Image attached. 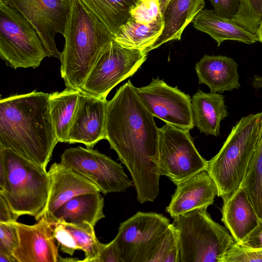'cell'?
I'll list each match as a JSON object with an SVG mask.
<instances>
[{
	"mask_svg": "<svg viewBox=\"0 0 262 262\" xmlns=\"http://www.w3.org/2000/svg\"><path fill=\"white\" fill-rule=\"evenodd\" d=\"M15 222L0 223V253L15 259L13 253L19 246Z\"/></svg>",
	"mask_w": 262,
	"mask_h": 262,
	"instance_id": "obj_32",
	"label": "cell"
},
{
	"mask_svg": "<svg viewBox=\"0 0 262 262\" xmlns=\"http://www.w3.org/2000/svg\"><path fill=\"white\" fill-rule=\"evenodd\" d=\"M20 13L35 28L49 57L60 59L61 53L55 41L64 34L71 0H0Z\"/></svg>",
	"mask_w": 262,
	"mask_h": 262,
	"instance_id": "obj_12",
	"label": "cell"
},
{
	"mask_svg": "<svg viewBox=\"0 0 262 262\" xmlns=\"http://www.w3.org/2000/svg\"><path fill=\"white\" fill-rule=\"evenodd\" d=\"M49 96L34 91L0 101V148L12 150L46 170L58 142Z\"/></svg>",
	"mask_w": 262,
	"mask_h": 262,
	"instance_id": "obj_2",
	"label": "cell"
},
{
	"mask_svg": "<svg viewBox=\"0 0 262 262\" xmlns=\"http://www.w3.org/2000/svg\"><path fill=\"white\" fill-rule=\"evenodd\" d=\"M237 244L247 248L261 249L262 219H259L256 226Z\"/></svg>",
	"mask_w": 262,
	"mask_h": 262,
	"instance_id": "obj_37",
	"label": "cell"
},
{
	"mask_svg": "<svg viewBox=\"0 0 262 262\" xmlns=\"http://www.w3.org/2000/svg\"><path fill=\"white\" fill-rule=\"evenodd\" d=\"M58 222H61L72 233L79 250L84 252V258L80 261L95 262L104 244L97 239L94 227L88 223L72 224Z\"/></svg>",
	"mask_w": 262,
	"mask_h": 262,
	"instance_id": "obj_28",
	"label": "cell"
},
{
	"mask_svg": "<svg viewBox=\"0 0 262 262\" xmlns=\"http://www.w3.org/2000/svg\"><path fill=\"white\" fill-rule=\"evenodd\" d=\"M17 219L6 199L0 194V223L15 222Z\"/></svg>",
	"mask_w": 262,
	"mask_h": 262,
	"instance_id": "obj_38",
	"label": "cell"
},
{
	"mask_svg": "<svg viewBox=\"0 0 262 262\" xmlns=\"http://www.w3.org/2000/svg\"><path fill=\"white\" fill-rule=\"evenodd\" d=\"M48 174L50 188L43 217L48 220L64 203L86 193L100 192L91 180L62 163L52 164Z\"/></svg>",
	"mask_w": 262,
	"mask_h": 262,
	"instance_id": "obj_16",
	"label": "cell"
},
{
	"mask_svg": "<svg viewBox=\"0 0 262 262\" xmlns=\"http://www.w3.org/2000/svg\"><path fill=\"white\" fill-rule=\"evenodd\" d=\"M135 91L154 117L179 128L190 130L194 127L191 99L177 86H169L157 77L146 86L135 87Z\"/></svg>",
	"mask_w": 262,
	"mask_h": 262,
	"instance_id": "obj_13",
	"label": "cell"
},
{
	"mask_svg": "<svg viewBox=\"0 0 262 262\" xmlns=\"http://www.w3.org/2000/svg\"><path fill=\"white\" fill-rule=\"evenodd\" d=\"M160 5V10L162 13H163L166 6L169 0H158Z\"/></svg>",
	"mask_w": 262,
	"mask_h": 262,
	"instance_id": "obj_41",
	"label": "cell"
},
{
	"mask_svg": "<svg viewBox=\"0 0 262 262\" xmlns=\"http://www.w3.org/2000/svg\"><path fill=\"white\" fill-rule=\"evenodd\" d=\"M172 224L178 230L179 262H221L235 243L227 228L213 220L206 208L176 216Z\"/></svg>",
	"mask_w": 262,
	"mask_h": 262,
	"instance_id": "obj_6",
	"label": "cell"
},
{
	"mask_svg": "<svg viewBox=\"0 0 262 262\" xmlns=\"http://www.w3.org/2000/svg\"><path fill=\"white\" fill-rule=\"evenodd\" d=\"M100 192H89L74 197L60 207L47 221L52 224L58 222L88 223L95 227L105 217L104 198Z\"/></svg>",
	"mask_w": 262,
	"mask_h": 262,
	"instance_id": "obj_22",
	"label": "cell"
},
{
	"mask_svg": "<svg viewBox=\"0 0 262 262\" xmlns=\"http://www.w3.org/2000/svg\"><path fill=\"white\" fill-rule=\"evenodd\" d=\"M95 262H123L120 249L115 238L104 244Z\"/></svg>",
	"mask_w": 262,
	"mask_h": 262,
	"instance_id": "obj_35",
	"label": "cell"
},
{
	"mask_svg": "<svg viewBox=\"0 0 262 262\" xmlns=\"http://www.w3.org/2000/svg\"><path fill=\"white\" fill-rule=\"evenodd\" d=\"M241 186L246 191L258 217L262 219V119L256 149Z\"/></svg>",
	"mask_w": 262,
	"mask_h": 262,
	"instance_id": "obj_27",
	"label": "cell"
},
{
	"mask_svg": "<svg viewBox=\"0 0 262 262\" xmlns=\"http://www.w3.org/2000/svg\"><path fill=\"white\" fill-rule=\"evenodd\" d=\"M80 93L78 90L67 88L60 92L50 94V115L59 142H68L69 130Z\"/></svg>",
	"mask_w": 262,
	"mask_h": 262,
	"instance_id": "obj_26",
	"label": "cell"
},
{
	"mask_svg": "<svg viewBox=\"0 0 262 262\" xmlns=\"http://www.w3.org/2000/svg\"><path fill=\"white\" fill-rule=\"evenodd\" d=\"M237 69L233 59L223 55H205L195 66L199 83L207 85L210 92L219 93L239 88Z\"/></svg>",
	"mask_w": 262,
	"mask_h": 262,
	"instance_id": "obj_18",
	"label": "cell"
},
{
	"mask_svg": "<svg viewBox=\"0 0 262 262\" xmlns=\"http://www.w3.org/2000/svg\"><path fill=\"white\" fill-rule=\"evenodd\" d=\"M176 186L166 209L172 218L193 210L207 208L218 195L216 184L206 170L196 173Z\"/></svg>",
	"mask_w": 262,
	"mask_h": 262,
	"instance_id": "obj_17",
	"label": "cell"
},
{
	"mask_svg": "<svg viewBox=\"0 0 262 262\" xmlns=\"http://www.w3.org/2000/svg\"><path fill=\"white\" fill-rule=\"evenodd\" d=\"M252 85L255 90L262 89V76L255 75L252 80Z\"/></svg>",
	"mask_w": 262,
	"mask_h": 262,
	"instance_id": "obj_39",
	"label": "cell"
},
{
	"mask_svg": "<svg viewBox=\"0 0 262 262\" xmlns=\"http://www.w3.org/2000/svg\"><path fill=\"white\" fill-rule=\"evenodd\" d=\"M262 262V248L249 249L237 243L225 253L221 262Z\"/></svg>",
	"mask_w": 262,
	"mask_h": 262,
	"instance_id": "obj_33",
	"label": "cell"
},
{
	"mask_svg": "<svg viewBox=\"0 0 262 262\" xmlns=\"http://www.w3.org/2000/svg\"><path fill=\"white\" fill-rule=\"evenodd\" d=\"M216 14L220 16L231 18L236 12L239 0H209Z\"/></svg>",
	"mask_w": 262,
	"mask_h": 262,
	"instance_id": "obj_36",
	"label": "cell"
},
{
	"mask_svg": "<svg viewBox=\"0 0 262 262\" xmlns=\"http://www.w3.org/2000/svg\"><path fill=\"white\" fill-rule=\"evenodd\" d=\"M50 177L46 169L12 150L0 148V194L14 213L43 217L46 208Z\"/></svg>",
	"mask_w": 262,
	"mask_h": 262,
	"instance_id": "obj_4",
	"label": "cell"
},
{
	"mask_svg": "<svg viewBox=\"0 0 262 262\" xmlns=\"http://www.w3.org/2000/svg\"><path fill=\"white\" fill-rule=\"evenodd\" d=\"M60 163L91 180L104 194L124 191L134 185L121 164L92 148H69Z\"/></svg>",
	"mask_w": 262,
	"mask_h": 262,
	"instance_id": "obj_10",
	"label": "cell"
},
{
	"mask_svg": "<svg viewBox=\"0 0 262 262\" xmlns=\"http://www.w3.org/2000/svg\"><path fill=\"white\" fill-rule=\"evenodd\" d=\"M205 4L204 0H169L162 13V32L149 51L169 41L181 40L184 30L203 9Z\"/></svg>",
	"mask_w": 262,
	"mask_h": 262,
	"instance_id": "obj_20",
	"label": "cell"
},
{
	"mask_svg": "<svg viewBox=\"0 0 262 262\" xmlns=\"http://www.w3.org/2000/svg\"><path fill=\"white\" fill-rule=\"evenodd\" d=\"M115 36L138 0H78Z\"/></svg>",
	"mask_w": 262,
	"mask_h": 262,
	"instance_id": "obj_24",
	"label": "cell"
},
{
	"mask_svg": "<svg viewBox=\"0 0 262 262\" xmlns=\"http://www.w3.org/2000/svg\"><path fill=\"white\" fill-rule=\"evenodd\" d=\"M159 165L161 176L176 185L206 170L208 161L195 148L189 129L165 124L159 128Z\"/></svg>",
	"mask_w": 262,
	"mask_h": 262,
	"instance_id": "obj_9",
	"label": "cell"
},
{
	"mask_svg": "<svg viewBox=\"0 0 262 262\" xmlns=\"http://www.w3.org/2000/svg\"><path fill=\"white\" fill-rule=\"evenodd\" d=\"M262 112L242 117L231 129L206 169L214 181L218 196L231 197L241 186L252 160L259 135Z\"/></svg>",
	"mask_w": 262,
	"mask_h": 262,
	"instance_id": "obj_5",
	"label": "cell"
},
{
	"mask_svg": "<svg viewBox=\"0 0 262 262\" xmlns=\"http://www.w3.org/2000/svg\"><path fill=\"white\" fill-rule=\"evenodd\" d=\"M108 101L80 92L69 130L68 143H80L92 148L105 139L106 112Z\"/></svg>",
	"mask_w": 262,
	"mask_h": 262,
	"instance_id": "obj_14",
	"label": "cell"
},
{
	"mask_svg": "<svg viewBox=\"0 0 262 262\" xmlns=\"http://www.w3.org/2000/svg\"><path fill=\"white\" fill-rule=\"evenodd\" d=\"M258 41L262 43V24L257 34Z\"/></svg>",
	"mask_w": 262,
	"mask_h": 262,
	"instance_id": "obj_42",
	"label": "cell"
},
{
	"mask_svg": "<svg viewBox=\"0 0 262 262\" xmlns=\"http://www.w3.org/2000/svg\"><path fill=\"white\" fill-rule=\"evenodd\" d=\"M231 18L257 36L262 24V0H239L237 10Z\"/></svg>",
	"mask_w": 262,
	"mask_h": 262,
	"instance_id": "obj_29",
	"label": "cell"
},
{
	"mask_svg": "<svg viewBox=\"0 0 262 262\" xmlns=\"http://www.w3.org/2000/svg\"><path fill=\"white\" fill-rule=\"evenodd\" d=\"M138 1H140V0H138Z\"/></svg>",
	"mask_w": 262,
	"mask_h": 262,
	"instance_id": "obj_43",
	"label": "cell"
},
{
	"mask_svg": "<svg viewBox=\"0 0 262 262\" xmlns=\"http://www.w3.org/2000/svg\"><path fill=\"white\" fill-rule=\"evenodd\" d=\"M0 56L7 66L35 68L49 57L37 32L17 11L0 1Z\"/></svg>",
	"mask_w": 262,
	"mask_h": 262,
	"instance_id": "obj_7",
	"label": "cell"
},
{
	"mask_svg": "<svg viewBox=\"0 0 262 262\" xmlns=\"http://www.w3.org/2000/svg\"><path fill=\"white\" fill-rule=\"evenodd\" d=\"M52 225L53 237L57 241L61 251L72 256L76 250H79L73 235L61 222Z\"/></svg>",
	"mask_w": 262,
	"mask_h": 262,
	"instance_id": "obj_34",
	"label": "cell"
},
{
	"mask_svg": "<svg viewBox=\"0 0 262 262\" xmlns=\"http://www.w3.org/2000/svg\"><path fill=\"white\" fill-rule=\"evenodd\" d=\"M147 56L144 51L124 47L113 40L97 59L81 92L106 98L116 85L138 71Z\"/></svg>",
	"mask_w": 262,
	"mask_h": 262,
	"instance_id": "obj_8",
	"label": "cell"
},
{
	"mask_svg": "<svg viewBox=\"0 0 262 262\" xmlns=\"http://www.w3.org/2000/svg\"><path fill=\"white\" fill-rule=\"evenodd\" d=\"M170 225L169 220L162 214L140 211L120 223L115 239L123 262H148Z\"/></svg>",
	"mask_w": 262,
	"mask_h": 262,
	"instance_id": "obj_11",
	"label": "cell"
},
{
	"mask_svg": "<svg viewBox=\"0 0 262 262\" xmlns=\"http://www.w3.org/2000/svg\"><path fill=\"white\" fill-rule=\"evenodd\" d=\"M222 221L236 243L257 225L259 217L245 189L240 186L228 199L223 201Z\"/></svg>",
	"mask_w": 262,
	"mask_h": 262,
	"instance_id": "obj_19",
	"label": "cell"
},
{
	"mask_svg": "<svg viewBox=\"0 0 262 262\" xmlns=\"http://www.w3.org/2000/svg\"><path fill=\"white\" fill-rule=\"evenodd\" d=\"M32 225L15 222L19 246L13 253L17 262H58L60 257L53 226L45 217Z\"/></svg>",
	"mask_w": 262,
	"mask_h": 262,
	"instance_id": "obj_15",
	"label": "cell"
},
{
	"mask_svg": "<svg viewBox=\"0 0 262 262\" xmlns=\"http://www.w3.org/2000/svg\"><path fill=\"white\" fill-rule=\"evenodd\" d=\"M60 58V74L67 88L82 91L90 72L114 36L78 0H71Z\"/></svg>",
	"mask_w": 262,
	"mask_h": 262,
	"instance_id": "obj_3",
	"label": "cell"
},
{
	"mask_svg": "<svg viewBox=\"0 0 262 262\" xmlns=\"http://www.w3.org/2000/svg\"><path fill=\"white\" fill-rule=\"evenodd\" d=\"M0 262H17L16 259L0 253Z\"/></svg>",
	"mask_w": 262,
	"mask_h": 262,
	"instance_id": "obj_40",
	"label": "cell"
},
{
	"mask_svg": "<svg viewBox=\"0 0 262 262\" xmlns=\"http://www.w3.org/2000/svg\"><path fill=\"white\" fill-rule=\"evenodd\" d=\"M163 27V16L149 24L138 23L129 17L120 27L114 40L124 47L148 53L161 35Z\"/></svg>",
	"mask_w": 262,
	"mask_h": 262,
	"instance_id": "obj_25",
	"label": "cell"
},
{
	"mask_svg": "<svg viewBox=\"0 0 262 262\" xmlns=\"http://www.w3.org/2000/svg\"><path fill=\"white\" fill-rule=\"evenodd\" d=\"M162 16L158 0H140L132 9L130 18L138 23L149 24Z\"/></svg>",
	"mask_w": 262,
	"mask_h": 262,
	"instance_id": "obj_31",
	"label": "cell"
},
{
	"mask_svg": "<svg viewBox=\"0 0 262 262\" xmlns=\"http://www.w3.org/2000/svg\"><path fill=\"white\" fill-rule=\"evenodd\" d=\"M159 135L154 116L127 81L108 101L105 139L130 172L141 204L159 193Z\"/></svg>",
	"mask_w": 262,
	"mask_h": 262,
	"instance_id": "obj_1",
	"label": "cell"
},
{
	"mask_svg": "<svg viewBox=\"0 0 262 262\" xmlns=\"http://www.w3.org/2000/svg\"><path fill=\"white\" fill-rule=\"evenodd\" d=\"M193 27L214 39L217 46L231 40L248 45L258 41L257 36L245 30L231 18L220 16L213 10L203 9L195 16Z\"/></svg>",
	"mask_w": 262,
	"mask_h": 262,
	"instance_id": "obj_23",
	"label": "cell"
},
{
	"mask_svg": "<svg viewBox=\"0 0 262 262\" xmlns=\"http://www.w3.org/2000/svg\"><path fill=\"white\" fill-rule=\"evenodd\" d=\"M178 230L170 224L158 241L148 262H179Z\"/></svg>",
	"mask_w": 262,
	"mask_h": 262,
	"instance_id": "obj_30",
	"label": "cell"
},
{
	"mask_svg": "<svg viewBox=\"0 0 262 262\" xmlns=\"http://www.w3.org/2000/svg\"><path fill=\"white\" fill-rule=\"evenodd\" d=\"M191 108L194 125L201 133L215 137L220 134L221 122L228 115L222 95L199 90L191 99Z\"/></svg>",
	"mask_w": 262,
	"mask_h": 262,
	"instance_id": "obj_21",
	"label": "cell"
}]
</instances>
